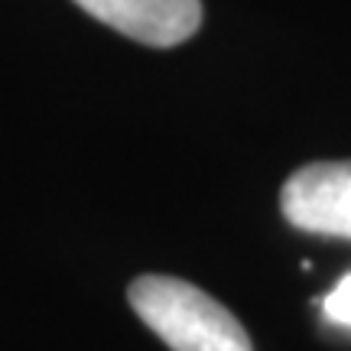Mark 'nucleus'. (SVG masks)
<instances>
[{
  "mask_svg": "<svg viewBox=\"0 0 351 351\" xmlns=\"http://www.w3.org/2000/svg\"><path fill=\"white\" fill-rule=\"evenodd\" d=\"M140 322L173 351H254L234 313L179 276L143 274L127 287Z\"/></svg>",
  "mask_w": 351,
  "mask_h": 351,
  "instance_id": "nucleus-1",
  "label": "nucleus"
},
{
  "mask_svg": "<svg viewBox=\"0 0 351 351\" xmlns=\"http://www.w3.org/2000/svg\"><path fill=\"white\" fill-rule=\"evenodd\" d=\"M280 212L300 231L351 238V160L300 166L280 189Z\"/></svg>",
  "mask_w": 351,
  "mask_h": 351,
  "instance_id": "nucleus-2",
  "label": "nucleus"
},
{
  "mask_svg": "<svg viewBox=\"0 0 351 351\" xmlns=\"http://www.w3.org/2000/svg\"><path fill=\"white\" fill-rule=\"evenodd\" d=\"M98 23L153 49L182 46L202 29V0H75Z\"/></svg>",
  "mask_w": 351,
  "mask_h": 351,
  "instance_id": "nucleus-3",
  "label": "nucleus"
},
{
  "mask_svg": "<svg viewBox=\"0 0 351 351\" xmlns=\"http://www.w3.org/2000/svg\"><path fill=\"white\" fill-rule=\"evenodd\" d=\"M326 315L339 326H351V274L339 280V287L326 296Z\"/></svg>",
  "mask_w": 351,
  "mask_h": 351,
  "instance_id": "nucleus-4",
  "label": "nucleus"
}]
</instances>
